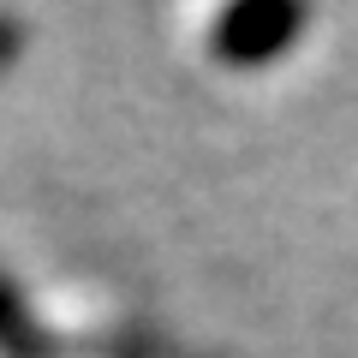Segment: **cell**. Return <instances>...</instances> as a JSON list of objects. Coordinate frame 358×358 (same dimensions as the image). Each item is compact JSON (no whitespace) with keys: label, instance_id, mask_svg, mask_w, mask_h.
Listing matches in <instances>:
<instances>
[{"label":"cell","instance_id":"obj_1","mask_svg":"<svg viewBox=\"0 0 358 358\" xmlns=\"http://www.w3.org/2000/svg\"><path fill=\"white\" fill-rule=\"evenodd\" d=\"M299 24H305V13H293V6H239V13H227L215 24V54L239 60V66H257L268 54H281L299 36Z\"/></svg>","mask_w":358,"mask_h":358}]
</instances>
